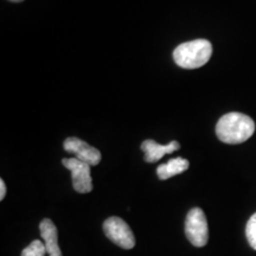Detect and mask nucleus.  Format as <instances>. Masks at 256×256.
Returning a JSON list of instances; mask_svg holds the SVG:
<instances>
[{"label":"nucleus","instance_id":"f257e3e1","mask_svg":"<svg viewBox=\"0 0 256 256\" xmlns=\"http://www.w3.org/2000/svg\"><path fill=\"white\" fill-rule=\"evenodd\" d=\"M255 132V122L248 115L232 112L223 115L216 124V136L222 142L238 145L250 139Z\"/></svg>","mask_w":256,"mask_h":256},{"label":"nucleus","instance_id":"f03ea898","mask_svg":"<svg viewBox=\"0 0 256 256\" xmlns=\"http://www.w3.org/2000/svg\"><path fill=\"white\" fill-rule=\"evenodd\" d=\"M212 55V46L206 40H194L182 43L174 51L177 66L184 69H197L206 66Z\"/></svg>","mask_w":256,"mask_h":256},{"label":"nucleus","instance_id":"7ed1b4c3","mask_svg":"<svg viewBox=\"0 0 256 256\" xmlns=\"http://www.w3.org/2000/svg\"><path fill=\"white\" fill-rule=\"evenodd\" d=\"M185 235L194 247H204L209 240V228L204 211L200 208H194L188 212L185 220Z\"/></svg>","mask_w":256,"mask_h":256},{"label":"nucleus","instance_id":"20e7f679","mask_svg":"<svg viewBox=\"0 0 256 256\" xmlns=\"http://www.w3.org/2000/svg\"><path fill=\"white\" fill-rule=\"evenodd\" d=\"M104 235L119 247L132 249L136 246V238L130 226L120 217L113 216L104 222Z\"/></svg>","mask_w":256,"mask_h":256},{"label":"nucleus","instance_id":"39448f33","mask_svg":"<svg viewBox=\"0 0 256 256\" xmlns=\"http://www.w3.org/2000/svg\"><path fill=\"white\" fill-rule=\"evenodd\" d=\"M64 168L72 172V186L78 194H88L92 191V180L90 174V165L86 164L78 158L63 159Z\"/></svg>","mask_w":256,"mask_h":256},{"label":"nucleus","instance_id":"423d86ee","mask_svg":"<svg viewBox=\"0 0 256 256\" xmlns=\"http://www.w3.org/2000/svg\"><path fill=\"white\" fill-rule=\"evenodd\" d=\"M64 150L66 152L72 153L75 154V158H78L81 162H86V164L90 166H96L100 164L101 162V152L98 148L92 147L83 140L78 139V138L70 136L66 139L63 144Z\"/></svg>","mask_w":256,"mask_h":256},{"label":"nucleus","instance_id":"0eeeda50","mask_svg":"<svg viewBox=\"0 0 256 256\" xmlns=\"http://www.w3.org/2000/svg\"><path fill=\"white\" fill-rule=\"evenodd\" d=\"M179 147H180V145L176 140L170 142L168 145H160V144L151 139H147L142 144V150L145 153V158L144 159H145L146 162H156L165 154L178 151Z\"/></svg>","mask_w":256,"mask_h":256},{"label":"nucleus","instance_id":"6e6552de","mask_svg":"<svg viewBox=\"0 0 256 256\" xmlns=\"http://www.w3.org/2000/svg\"><path fill=\"white\" fill-rule=\"evenodd\" d=\"M40 236L43 238L44 244H46V252L49 256H62L58 246V232L55 223L49 218L43 220L40 224Z\"/></svg>","mask_w":256,"mask_h":256},{"label":"nucleus","instance_id":"1a4fd4ad","mask_svg":"<svg viewBox=\"0 0 256 256\" xmlns=\"http://www.w3.org/2000/svg\"><path fill=\"white\" fill-rule=\"evenodd\" d=\"M188 160L177 156V158L170 159L166 164H162L156 168V174L160 180H166V179L174 177V176L180 174L188 168Z\"/></svg>","mask_w":256,"mask_h":256},{"label":"nucleus","instance_id":"9d476101","mask_svg":"<svg viewBox=\"0 0 256 256\" xmlns=\"http://www.w3.org/2000/svg\"><path fill=\"white\" fill-rule=\"evenodd\" d=\"M46 244L40 240L32 241L26 248L22 252V256H46Z\"/></svg>","mask_w":256,"mask_h":256},{"label":"nucleus","instance_id":"9b49d317","mask_svg":"<svg viewBox=\"0 0 256 256\" xmlns=\"http://www.w3.org/2000/svg\"><path fill=\"white\" fill-rule=\"evenodd\" d=\"M246 236L249 246L256 250V212L252 215L246 226Z\"/></svg>","mask_w":256,"mask_h":256},{"label":"nucleus","instance_id":"f8f14e48","mask_svg":"<svg viewBox=\"0 0 256 256\" xmlns=\"http://www.w3.org/2000/svg\"><path fill=\"white\" fill-rule=\"evenodd\" d=\"M5 194H6V185H5V182L0 180V200H2L5 198Z\"/></svg>","mask_w":256,"mask_h":256},{"label":"nucleus","instance_id":"ddd939ff","mask_svg":"<svg viewBox=\"0 0 256 256\" xmlns=\"http://www.w3.org/2000/svg\"><path fill=\"white\" fill-rule=\"evenodd\" d=\"M10 2H24V0H10Z\"/></svg>","mask_w":256,"mask_h":256}]
</instances>
